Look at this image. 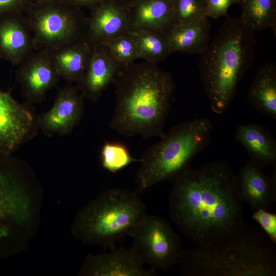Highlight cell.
Segmentation results:
<instances>
[{
	"label": "cell",
	"mask_w": 276,
	"mask_h": 276,
	"mask_svg": "<svg viewBox=\"0 0 276 276\" xmlns=\"http://www.w3.org/2000/svg\"><path fill=\"white\" fill-rule=\"evenodd\" d=\"M169 198L170 218L196 245H209L241 231L245 223L236 174L225 160L177 176Z\"/></svg>",
	"instance_id": "6da1fadb"
},
{
	"label": "cell",
	"mask_w": 276,
	"mask_h": 276,
	"mask_svg": "<svg viewBox=\"0 0 276 276\" xmlns=\"http://www.w3.org/2000/svg\"><path fill=\"white\" fill-rule=\"evenodd\" d=\"M117 74L116 106L109 127L126 136H163L175 85L155 63L125 65Z\"/></svg>",
	"instance_id": "7a4b0ae2"
},
{
	"label": "cell",
	"mask_w": 276,
	"mask_h": 276,
	"mask_svg": "<svg viewBox=\"0 0 276 276\" xmlns=\"http://www.w3.org/2000/svg\"><path fill=\"white\" fill-rule=\"evenodd\" d=\"M177 263L184 276H275V243L246 224L226 239L182 249Z\"/></svg>",
	"instance_id": "3957f363"
},
{
	"label": "cell",
	"mask_w": 276,
	"mask_h": 276,
	"mask_svg": "<svg viewBox=\"0 0 276 276\" xmlns=\"http://www.w3.org/2000/svg\"><path fill=\"white\" fill-rule=\"evenodd\" d=\"M256 39L240 18H229L200 54V78L212 110L221 114L234 100L254 60Z\"/></svg>",
	"instance_id": "277c9868"
},
{
	"label": "cell",
	"mask_w": 276,
	"mask_h": 276,
	"mask_svg": "<svg viewBox=\"0 0 276 276\" xmlns=\"http://www.w3.org/2000/svg\"><path fill=\"white\" fill-rule=\"evenodd\" d=\"M41 195L28 164L0 156V260L19 253L38 224Z\"/></svg>",
	"instance_id": "5b68a950"
},
{
	"label": "cell",
	"mask_w": 276,
	"mask_h": 276,
	"mask_svg": "<svg viewBox=\"0 0 276 276\" xmlns=\"http://www.w3.org/2000/svg\"><path fill=\"white\" fill-rule=\"evenodd\" d=\"M147 214L145 205L136 191L110 189L101 193L78 212L71 233L84 245L110 249L116 247L117 240L130 236Z\"/></svg>",
	"instance_id": "8992f818"
},
{
	"label": "cell",
	"mask_w": 276,
	"mask_h": 276,
	"mask_svg": "<svg viewBox=\"0 0 276 276\" xmlns=\"http://www.w3.org/2000/svg\"><path fill=\"white\" fill-rule=\"evenodd\" d=\"M213 125L198 118L173 127L150 146L140 158L135 181L139 193L165 180L173 181L190 168L193 159L209 144Z\"/></svg>",
	"instance_id": "52a82bcc"
},
{
	"label": "cell",
	"mask_w": 276,
	"mask_h": 276,
	"mask_svg": "<svg viewBox=\"0 0 276 276\" xmlns=\"http://www.w3.org/2000/svg\"><path fill=\"white\" fill-rule=\"evenodd\" d=\"M34 50L49 51L84 38L86 18L65 3H33L24 14Z\"/></svg>",
	"instance_id": "ba28073f"
},
{
	"label": "cell",
	"mask_w": 276,
	"mask_h": 276,
	"mask_svg": "<svg viewBox=\"0 0 276 276\" xmlns=\"http://www.w3.org/2000/svg\"><path fill=\"white\" fill-rule=\"evenodd\" d=\"M145 264L167 270L178 263L181 239L165 219L147 214L130 236Z\"/></svg>",
	"instance_id": "9c48e42d"
},
{
	"label": "cell",
	"mask_w": 276,
	"mask_h": 276,
	"mask_svg": "<svg viewBox=\"0 0 276 276\" xmlns=\"http://www.w3.org/2000/svg\"><path fill=\"white\" fill-rule=\"evenodd\" d=\"M32 104L20 103L0 90V156H11L37 133V114Z\"/></svg>",
	"instance_id": "30bf717a"
},
{
	"label": "cell",
	"mask_w": 276,
	"mask_h": 276,
	"mask_svg": "<svg viewBox=\"0 0 276 276\" xmlns=\"http://www.w3.org/2000/svg\"><path fill=\"white\" fill-rule=\"evenodd\" d=\"M18 65L16 77L26 102L32 104L44 101L60 78L49 51L37 50Z\"/></svg>",
	"instance_id": "8fae6325"
},
{
	"label": "cell",
	"mask_w": 276,
	"mask_h": 276,
	"mask_svg": "<svg viewBox=\"0 0 276 276\" xmlns=\"http://www.w3.org/2000/svg\"><path fill=\"white\" fill-rule=\"evenodd\" d=\"M108 253L88 254L79 273L81 276H154L156 270L146 269L141 256L132 245L116 247Z\"/></svg>",
	"instance_id": "7c38bea8"
},
{
	"label": "cell",
	"mask_w": 276,
	"mask_h": 276,
	"mask_svg": "<svg viewBox=\"0 0 276 276\" xmlns=\"http://www.w3.org/2000/svg\"><path fill=\"white\" fill-rule=\"evenodd\" d=\"M84 98L78 88L71 84L59 89L50 110L37 115L39 129L50 137L70 133L83 116Z\"/></svg>",
	"instance_id": "4fadbf2b"
},
{
	"label": "cell",
	"mask_w": 276,
	"mask_h": 276,
	"mask_svg": "<svg viewBox=\"0 0 276 276\" xmlns=\"http://www.w3.org/2000/svg\"><path fill=\"white\" fill-rule=\"evenodd\" d=\"M130 30L126 6L110 0H101L91 8L90 16L86 18L84 38L93 47L103 45Z\"/></svg>",
	"instance_id": "5bb4252c"
},
{
	"label": "cell",
	"mask_w": 276,
	"mask_h": 276,
	"mask_svg": "<svg viewBox=\"0 0 276 276\" xmlns=\"http://www.w3.org/2000/svg\"><path fill=\"white\" fill-rule=\"evenodd\" d=\"M269 178L263 168L251 160L242 167L236 175L239 194L253 212L267 210L276 200V166Z\"/></svg>",
	"instance_id": "9a60e30c"
},
{
	"label": "cell",
	"mask_w": 276,
	"mask_h": 276,
	"mask_svg": "<svg viewBox=\"0 0 276 276\" xmlns=\"http://www.w3.org/2000/svg\"><path fill=\"white\" fill-rule=\"evenodd\" d=\"M119 64L104 45L93 47L87 67L78 83L79 90L84 98L97 102L103 92L114 82Z\"/></svg>",
	"instance_id": "2e32d148"
},
{
	"label": "cell",
	"mask_w": 276,
	"mask_h": 276,
	"mask_svg": "<svg viewBox=\"0 0 276 276\" xmlns=\"http://www.w3.org/2000/svg\"><path fill=\"white\" fill-rule=\"evenodd\" d=\"M33 50L31 33L24 14L0 15V58L18 65Z\"/></svg>",
	"instance_id": "e0dca14e"
},
{
	"label": "cell",
	"mask_w": 276,
	"mask_h": 276,
	"mask_svg": "<svg viewBox=\"0 0 276 276\" xmlns=\"http://www.w3.org/2000/svg\"><path fill=\"white\" fill-rule=\"evenodd\" d=\"M126 7L130 31L145 29L164 35L174 25L173 0H131Z\"/></svg>",
	"instance_id": "ac0fdd59"
},
{
	"label": "cell",
	"mask_w": 276,
	"mask_h": 276,
	"mask_svg": "<svg viewBox=\"0 0 276 276\" xmlns=\"http://www.w3.org/2000/svg\"><path fill=\"white\" fill-rule=\"evenodd\" d=\"M235 138L244 148L252 163L263 168L276 166V142L267 127L258 123L241 124Z\"/></svg>",
	"instance_id": "d6986e66"
},
{
	"label": "cell",
	"mask_w": 276,
	"mask_h": 276,
	"mask_svg": "<svg viewBox=\"0 0 276 276\" xmlns=\"http://www.w3.org/2000/svg\"><path fill=\"white\" fill-rule=\"evenodd\" d=\"M92 48L83 38L48 51L60 78L71 84L81 81L89 63Z\"/></svg>",
	"instance_id": "ffe728a7"
},
{
	"label": "cell",
	"mask_w": 276,
	"mask_h": 276,
	"mask_svg": "<svg viewBox=\"0 0 276 276\" xmlns=\"http://www.w3.org/2000/svg\"><path fill=\"white\" fill-rule=\"evenodd\" d=\"M208 17L185 25H174L164 35L171 53L200 54L210 39Z\"/></svg>",
	"instance_id": "44dd1931"
},
{
	"label": "cell",
	"mask_w": 276,
	"mask_h": 276,
	"mask_svg": "<svg viewBox=\"0 0 276 276\" xmlns=\"http://www.w3.org/2000/svg\"><path fill=\"white\" fill-rule=\"evenodd\" d=\"M246 100L260 113L276 119V66L274 63L259 67L248 90Z\"/></svg>",
	"instance_id": "7402d4cb"
},
{
	"label": "cell",
	"mask_w": 276,
	"mask_h": 276,
	"mask_svg": "<svg viewBox=\"0 0 276 276\" xmlns=\"http://www.w3.org/2000/svg\"><path fill=\"white\" fill-rule=\"evenodd\" d=\"M240 19L251 31L270 28L276 34V0H239Z\"/></svg>",
	"instance_id": "603a6c76"
},
{
	"label": "cell",
	"mask_w": 276,
	"mask_h": 276,
	"mask_svg": "<svg viewBox=\"0 0 276 276\" xmlns=\"http://www.w3.org/2000/svg\"><path fill=\"white\" fill-rule=\"evenodd\" d=\"M129 32L135 42L139 58L156 63L172 53L165 36L162 34L145 29Z\"/></svg>",
	"instance_id": "cb8c5ba5"
},
{
	"label": "cell",
	"mask_w": 276,
	"mask_h": 276,
	"mask_svg": "<svg viewBox=\"0 0 276 276\" xmlns=\"http://www.w3.org/2000/svg\"><path fill=\"white\" fill-rule=\"evenodd\" d=\"M100 159L102 167L113 173L132 162H140V158L132 157L127 147L118 142H105L101 150Z\"/></svg>",
	"instance_id": "d4e9b609"
},
{
	"label": "cell",
	"mask_w": 276,
	"mask_h": 276,
	"mask_svg": "<svg viewBox=\"0 0 276 276\" xmlns=\"http://www.w3.org/2000/svg\"><path fill=\"white\" fill-rule=\"evenodd\" d=\"M103 45L120 65H127L139 59L135 42L129 32L110 39Z\"/></svg>",
	"instance_id": "484cf974"
},
{
	"label": "cell",
	"mask_w": 276,
	"mask_h": 276,
	"mask_svg": "<svg viewBox=\"0 0 276 276\" xmlns=\"http://www.w3.org/2000/svg\"><path fill=\"white\" fill-rule=\"evenodd\" d=\"M174 25H185L205 17V0H173Z\"/></svg>",
	"instance_id": "4316f807"
},
{
	"label": "cell",
	"mask_w": 276,
	"mask_h": 276,
	"mask_svg": "<svg viewBox=\"0 0 276 276\" xmlns=\"http://www.w3.org/2000/svg\"><path fill=\"white\" fill-rule=\"evenodd\" d=\"M251 217L260 225L269 238L276 243V215L259 210L254 212Z\"/></svg>",
	"instance_id": "83f0119b"
},
{
	"label": "cell",
	"mask_w": 276,
	"mask_h": 276,
	"mask_svg": "<svg viewBox=\"0 0 276 276\" xmlns=\"http://www.w3.org/2000/svg\"><path fill=\"white\" fill-rule=\"evenodd\" d=\"M206 15L209 18L218 19L227 16V10L233 4L239 3V0H205Z\"/></svg>",
	"instance_id": "f1b7e54d"
},
{
	"label": "cell",
	"mask_w": 276,
	"mask_h": 276,
	"mask_svg": "<svg viewBox=\"0 0 276 276\" xmlns=\"http://www.w3.org/2000/svg\"><path fill=\"white\" fill-rule=\"evenodd\" d=\"M34 0H0V15L8 13L24 14Z\"/></svg>",
	"instance_id": "f546056e"
},
{
	"label": "cell",
	"mask_w": 276,
	"mask_h": 276,
	"mask_svg": "<svg viewBox=\"0 0 276 276\" xmlns=\"http://www.w3.org/2000/svg\"><path fill=\"white\" fill-rule=\"evenodd\" d=\"M101 1V0H63V3L80 9L83 7L90 8L91 9Z\"/></svg>",
	"instance_id": "4dcf8cb0"
},
{
	"label": "cell",
	"mask_w": 276,
	"mask_h": 276,
	"mask_svg": "<svg viewBox=\"0 0 276 276\" xmlns=\"http://www.w3.org/2000/svg\"><path fill=\"white\" fill-rule=\"evenodd\" d=\"M63 2V0H34V3L48 4V3H59Z\"/></svg>",
	"instance_id": "1f68e13d"
},
{
	"label": "cell",
	"mask_w": 276,
	"mask_h": 276,
	"mask_svg": "<svg viewBox=\"0 0 276 276\" xmlns=\"http://www.w3.org/2000/svg\"><path fill=\"white\" fill-rule=\"evenodd\" d=\"M110 1L118 3V1H123V0H110Z\"/></svg>",
	"instance_id": "d6a6232c"
}]
</instances>
